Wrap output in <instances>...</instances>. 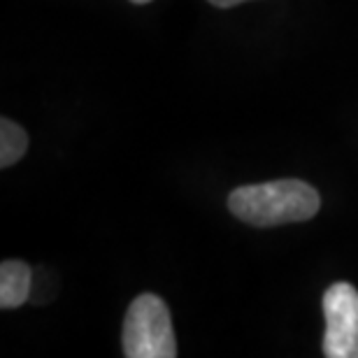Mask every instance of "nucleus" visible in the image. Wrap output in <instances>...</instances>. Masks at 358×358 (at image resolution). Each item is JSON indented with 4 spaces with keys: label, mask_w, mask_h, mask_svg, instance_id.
I'll return each instance as SVG.
<instances>
[{
    "label": "nucleus",
    "mask_w": 358,
    "mask_h": 358,
    "mask_svg": "<svg viewBox=\"0 0 358 358\" xmlns=\"http://www.w3.org/2000/svg\"><path fill=\"white\" fill-rule=\"evenodd\" d=\"M321 198L314 186L300 179L249 184L228 196V210L252 226H282L307 221L319 212Z\"/></svg>",
    "instance_id": "obj_1"
},
{
    "label": "nucleus",
    "mask_w": 358,
    "mask_h": 358,
    "mask_svg": "<svg viewBox=\"0 0 358 358\" xmlns=\"http://www.w3.org/2000/svg\"><path fill=\"white\" fill-rule=\"evenodd\" d=\"M124 354L128 358H175L177 342L170 310L154 293H140L126 312Z\"/></svg>",
    "instance_id": "obj_2"
},
{
    "label": "nucleus",
    "mask_w": 358,
    "mask_h": 358,
    "mask_svg": "<svg viewBox=\"0 0 358 358\" xmlns=\"http://www.w3.org/2000/svg\"><path fill=\"white\" fill-rule=\"evenodd\" d=\"M324 356L358 358V291L338 282L324 293Z\"/></svg>",
    "instance_id": "obj_3"
},
{
    "label": "nucleus",
    "mask_w": 358,
    "mask_h": 358,
    "mask_svg": "<svg viewBox=\"0 0 358 358\" xmlns=\"http://www.w3.org/2000/svg\"><path fill=\"white\" fill-rule=\"evenodd\" d=\"M33 275L31 268L21 261L7 259L0 266V307L3 310H14L21 307L31 296Z\"/></svg>",
    "instance_id": "obj_4"
},
{
    "label": "nucleus",
    "mask_w": 358,
    "mask_h": 358,
    "mask_svg": "<svg viewBox=\"0 0 358 358\" xmlns=\"http://www.w3.org/2000/svg\"><path fill=\"white\" fill-rule=\"evenodd\" d=\"M28 149V135L10 119L0 121V168L14 166Z\"/></svg>",
    "instance_id": "obj_5"
},
{
    "label": "nucleus",
    "mask_w": 358,
    "mask_h": 358,
    "mask_svg": "<svg viewBox=\"0 0 358 358\" xmlns=\"http://www.w3.org/2000/svg\"><path fill=\"white\" fill-rule=\"evenodd\" d=\"M214 7H235L240 3H245V0H210Z\"/></svg>",
    "instance_id": "obj_6"
},
{
    "label": "nucleus",
    "mask_w": 358,
    "mask_h": 358,
    "mask_svg": "<svg viewBox=\"0 0 358 358\" xmlns=\"http://www.w3.org/2000/svg\"><path fill=\"white\" fill-rule=\"evenodd\" d=\"M131 3H138V5H145V3H152V0H131Z\"/></svg>",
    "instance_id": "obj_7"
}]
</instances>
